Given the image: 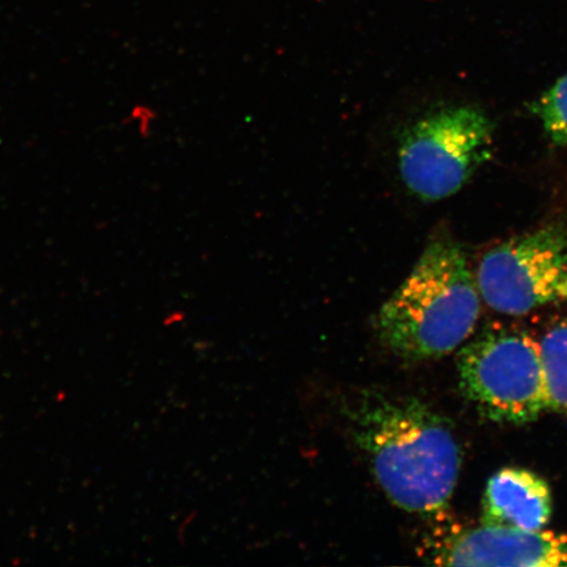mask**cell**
<instances>
[{
    "instance_id": "cell-1",
    "label": "cell",
    "mask_w": 567,
    "mask_h": 567,
    "mask_svg": "<svg viewBox=\"0 0 567 567\" xmlns=\"http://www.w3.org/2000/svg\"><path fill=\"white\" fill-rule=\"evenodd\" d=\"M347 429L396 507L442 515L456 491L463 450L452 423L414 396L368 389L342 408Z\"/></svg>"
},
{
    "instance_id": "cell-2",
    "label": "cell",
    "mask_w": 567,
    "mask_h": 567,
    "mask_svg": "<svg viewBox=\"0 0 567 567\" xmlns=\"http://www.w3.org/2000/svg\"><path fill=\"white\" fill-rule=\"evenodd\" d=\"M480 316L476 275L456 240L439 233L379 311L375 329L396 358L421 363L457 351L472 338Z\"/></svg>"
},
{
    "instance_id": "cell-3",
    "label": "cell",
    "mask_w": 567,
    "mask_h": 567,
    "mask_svg": "<svg viewBox=\"0 0 567 567\" xmlns=\"http://www.w3.org/2000/svg\"><path fill=\"white\" fill-rule=\"evenodd\" d=\"M458 385L485 420L522 425L551 410L540 340L492 324L457 350Z\"/></svg>"
},
{
    "instance_id": "cell-4",
    "label": "cell",
    "mask_w": 567,
    "mask_h": 567,
    "mask_svg": "<svg viewBox=\"0 0 567 567\" xmlns=\"http://www.w3.org/2000/svg\"><path fill=\"white\" fill-rule=\"evenodd\" d=\"M494 151V125L474 105H450L417 120L402 134L400 172L411 194L443 200L458 193Z\"/></svg>"
},
{
    "instance_id": "cell-5",
    "label": "cell",
    "mask_w": 567,
    "mask_h": 567,
    "mask_svg": "<svg viewBox=\"0 0 567 567\" xmlns=\"http://www.w3.org/2000/svg\"><path fill=\"white\" fill-rule=\"evenodd\" d=\"M481 299L507 316L567 302V226L544 225L488 250L477 274Z\"/></svg>"
},
{
    "instance_id": "cell-6",
    "label": "cell",
    "mask_w": 567,
    "mask_h": 567,
    "mask_svg": "<svg viewBox=\"0 0 567 567\" xmlns=\"http://www.w3.org/2000/svg\"><path fill=\"white\" fill-rule=\"evenodd\" d=\"M421 556L442 566H567V532L508 527H436L425 534Z\"/></svg>"
},
{
    "instance_id": "cell-7",
    "label": "cell",
    "mask_w": 567,
    "mask_h": 567,
    "mask_svg": "<svg viewBox=\"0 0 567 567\" xmlns=\"http://www.w3.org/2000/svg\"><path fill=\"white\" fill-rule=\"evenodd\" d=\"M553 514L547 481L524 467H503L488 478L481 523L524 530L547 528Z\"/></svg>"
},
{
    "instance_id": "cell-8",
    "label": "cell",
    "mask_w": 567,
    "mask_h": 567,
    "mask_svg": "<svg viewBox=\"0 0 567 567\" xmlns=\"http://www.w3.org/2000/svg\"><path fill=\"white\" fill-rule=\"evenodd\" d=\"M540 346L551 410L567 416V317L550 326Z\"/></svg>"
},
{
    "instance_id": "cell-9",
    "label": "cell",
    "mask_w": 567,
    "mask_h": 567,
    "mask_svg": "<svg viewBox=\"0 0 567 567\" xmlns=\"http://www.w3.org/2000/svg\"><path fill=\"white\" fill-rule=\"evenodd\" d=\"M529 111L540 122L553 145H567V74L532 102Z\"/></svg>"
}]
</instances>
